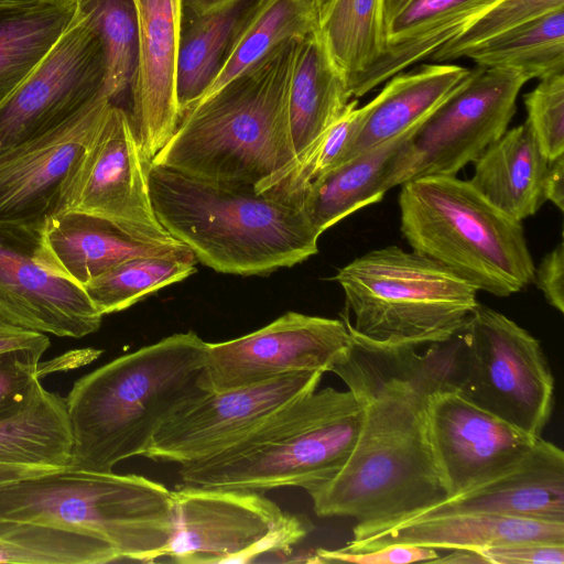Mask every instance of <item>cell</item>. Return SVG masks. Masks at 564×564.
I'll list each match as a JSON object with an SVG mask.
<instances>
[{"label": "cell", "mask_w": 564, "mask_h": 564, "mask_svg": "<svg viewBox=\"0 0 564 564\" xmlns=\"http://www.w3.org/2000/svg\"><path fill=\"white\" fill-rule=\"evenodd\" d=\"M351 99L347 78L319 31L300 39L289 88V119L297 161L313 149Z\"/></svg>", "instance_id": "27"}, {"label": "cell", "mask_w": 564, "mask_h": 564, "mask_svg": "<svg viewBox=\"0 0 564 564\" xmlns=\"http://www.w3.org/2000/svg\"><path fill=\"white\" fill-rule=\"evenodd\" d=\"M51 345L47 335L22 328L0 316V354L21 348L47 350Z\"/></svg>", "instance_id": "43"}, {"label": "cell", "mask_w": 564, "mask_h": 564, "mask_svg": "<svg viewBox=\"0 0 564 564\" xmlns=\"http://www.w3.org/2000/svg\"><path fill=\"white\" fill-rule=\"evenodd\" d=\"M121 561L106 542L58 525L0 521V563L105 564Z\"/></svg>", "instance_id": "33"}, {"label": "cell", "mask_w": 564, "mask_h": 564, "mask_svg": "<svg viewBox=\"0 0 564 564\" xmlns=\"http://www.w3.org/2000/svg\"><path fill=\"white\" fill-rule=\"evenodd\" d=\"M534 281L546 302L564 312V247L560 241L555 248L543 257L534 269Z\"/></svg>", "instance_id": "42"}, {"label": "cell", "mask_w": 564, "mask_h": 564, "mask_svg": "<svg viewBox=\"0 0 564 564\" xmlns=\"http://www.w3.org/2000/svg\"><path fill=\"white\" fill-rule=\"evenodd\" d=\"M564 544V522L486 513L466 512L408 521L341 550L368 551L389 544H412L435 550L485 551L521 543Z\"/></svg>", "instance_id": "24"}, {"label": "cell", "mask_w": 564, "mask_h": 564, "mask_svg": "<svg viewBox=\"0 0 564 564\" xmlns=\"http://www.w3.org/2000/svg\"><path fill=\"white\" fill-rule=\"evenodd\" d=\"M495 1L382 0L383 52L349 83L351 98H360L414 63L429 59Z\"/></svg>", "instance_id": "20"}, {"label": "cell", "mask_w": 564, "mask_h": 564, "mask_svg": "<svg viewBox=\"0 0 564 564\" xmlns=\"http://www.w3.org/2000/svg\"><path fill=\"white\" fill-rule=\"evenodd\" d=\"M350 346L344 319L288 312L250 334L207 343L208 382L212 391L221 392L295 372L325 373Z\"/></svg>", "instance_id": "14"}, {"label": "cell", "mask_w": 564, "mask_h": 564, "mask_svg": "<svg viewBox=\"0 0 564 564\" xmlns=\"http://www.w3.org/2000/svg\"><path fill=\"white\" fill-rule=\"evenodd\" d=\"M452 386L532 437H541L552 413L554 378L540 341L479 303L456 334Z\"/></svg>", "instance_id": "9"}, {"label": "cell", "mask_w": 564, "mask_h": 564, "mask_svg": "<svg viewBox=\"0 0 564 564\" xmlns=\"http://www.w3.org/2000/svg\"><path fill=\"white\" fill-rule=\"evenodd\" d=\"M326 0H321L322 3H324Z\"/></svg>", "instance_id": "49"}, {"label": "cell", "mask_w": 564, "mask_h": 564, "mask_svg": "<svg viewBox=\"0 0 564 564\" xmlns=\"http://www.w3.org/2000/svg\"><path fill=\"white\" fill-rule=\"evenodd\" d=\"M488 564H563L564 544L521 542L481 551Z\"/></svg>", "instance_id": "41"}, {"label": "cell", "mask_w": 564, "mask_h": 564, "mask_svg": "<svg viewBox=\"0 0 564 564\" xmlns=\"http://www.w3.org/2000/svg\"><path fill=\"white\" fill-rule=\"evenodd\" d=\"M470 73L457 64L433 62L389 78L380 93L360 107L359 127L346 161L417 129Z\"/></svg>", "instance_id": "25"}, {"label": "cell", "mask_w": 564, "mask_h": 564, "mask_svg": "<svg viewBox=\"0 0 564 564\" xmlns=\"http://www.w3.org/2000/svg\"><path fill=\"white\" fill-rule=\"evenodd\" d=\"M45 350L21 348L0 354V416L13 410L34 379Z\"/></svg>", "instance_id": "39"}, {"label": "cell", "mask_w": 564, "mask_h": 564, "mask_svg": "<svg viewBox=\"0 0 564 564\" xmlns=\"http://www.w3.org/2000/svg\"><path fill=\"white\" fill-rule=\"evenodd\" d=\"M322 6L321 0H268L200 99L246 72L282 43L319 31Z\"/></svg>", "instance_id": "32"}, {"label": "cell", "mask_w": 564, "mask_h": 564, "mask_svg": "<svg viewBox=\"0 0 564 564\" xmlns=\"http://www.w3.org/2000/svg\"><path fill=\"white\" fill-rule=\"evenodd\" d=\"M400 229L413 251L499 297L534 281L522 223L497 209L468 181L431 175L401 185Z\"/></svg>", "instance_id": "7"}, {"label": "cell", "mask_w": 564, "mask_h": 564, "mask_svg": "<svg viewBox=\"0 0 564 564\" xmlns=\"http://www.w3.org/2000/svg\"><path fill=\"white\" fill-rule=\"evenodd\" d=\"M115 104L102 90L58 127L0 153V224H43Z\"/></svg>", "instance_id": "18"}, {"label": "cell", "mask_w": 564, "mask_h": 564, "mask_svg": "<svg viewBox=\"0 0 564 564\" xmlns=\"http://www.w3.org/2000/svg\"><path fill=\"white\" fill-rule=\"evenodd\" d=\"M63 0H0V7L30 6L43 2H54Z\"/></svg>", "instance_id": "47"}, {"label": "cell", "mask_w": 564, "mask_h": 564, "mask_svg": "<svg viewBox=\"0 0 564 564\" xmlns=\"http://www.w3.org/2000/svg\"><path fill=\"white\" fill-rule=\"evenodd\" d=\"M140 256L194 254L177 240L139 239L102 218L75 212L50 215L36 249L40 265L80 286L117 263Z\"/></svg>", "instance_id": "21"}, {"label": "cell", "mask_w": 564, "mask_h": 564, "mask_svg": "<svg viewBox=\"0 0 564 564\" xmlns=\"http://www.w3.org/2000/svg\"><path fill=\"white\" fill-rule=\"evenodd\" d=\"M0 521L58 525L108 543L121 560L153 562L172 535V490L135 474L52 470L0 484Z\"/></svg>", "instance_id": "6"}, {"label": "cell", "mask_w": 564, "mask_h": 564, "mask_svg": "<svg viewBox=\"0 0 564 564\" xmlns=\"http://www.w3.org/2000/svg\"><path fill=\"white\" fill-rule=\"evenodd\" d=\"M348 329L351 346L329 371L362 401L364 421L346 464L307 494L316 516L355 519L356 543L448 498L431 444L427 403L434 390L452 382L456 335L419 354Z\"/></svg>", "instance_id": "1"}, {"label": "cell", "mask_w": 564, "mask_h": 564, "mask_svg": "<svg viewBox=\"0 0 564 564\" xmlns=\"http://www.w3.org/2000/svg\"><path fill=\"white\" fill-rule=\"evenodd\" d=\"M101 39L106 57L104 91L120 106L130 94L138 58V18L133 0H82Z\"/></svg>", "instance_id": "36"}, {"label": "cell", "mask_w": 564, "mask_h": 564, "mask_svg": "<svg viewBox=\"0 0 564 564\" xmlns=\"http://www.w3.org/2000/svg\"><path fill=\"white\" fill-rule=\"evenodd\" d=\"M72 455L66 400L36 378L19 404L0 416V464L58 470L69 467Z\"/></svg>", "instance_id": "28"}, {"label": "cell", "mask_w": 564, "mask_h": 564, "mask_svg": "<svg viewBox=\"0 0 564 564\" xmlns=\"http://www.w3.org/2000/svg\"><path fill=\"white\" fill-rule=\"evenodd\" d=\"M105 77L101 39L77 3L54 46L0 104V153L65 122L104 90Z\"/></svg>", "instance_id": "13"}, {"label": "cell", "mask_w": 564, "mask_h": 564, "mask_svg": "<svg viewBox=\"0 0 564 564\" xmlns=\"http://www.w3.org/2000/svg\"><path fill=\"white\" fill-rule=\"evenodd\" d=\"M48 471L52 470L44 468L9 466L0 464V484L24 477L41 475Z\"/></svg>", "instance_id": "46"}, {"label": "cell", "mask_w": 564, "mask_h": 564, "mask_svg": "<svg viewBox=\"0 0 564 564\" xmlns=\"http://www.w3.org/2000/svg\"><path fill=\"white\" fill-rule=\"evenodd\" d=\"M527 124L549 161L564 154V73L540 79L523 97Z\"/></svg>", "instance_id": "38"}, {"label": "cell", "mask_w": 564, "mask_h": 564, "mask_svg": "<svg viewBox=\"0 0 564 564\" xmlns=\"http://www.w3.org/2000/svg\"><path fill=\"white\" fill-rule=\"evenodd\" d=\"M362 421L364 403L350 389H316L217 453L181 466L182 484L262 494L299 487L307 492L346 464Z\"/></svg>", "instance_id": "5"}, {"label": "cell", "mask_w": 564, "mask_h": 564, "mask_svg": "<svg viewBox=\"0 0 564 564\" xmlns=\"http://www.w3.org/2000/svg\"><path fill=\"white\" fill-rule=\"evenodd\" d=\"M150 164L128 110L112 104L65 180L53 214H87L139 239L176 241L155 216L150 196Z\"/></svg>", "instance_id": "12"}, {"label": "cell", "mask_w": 564, "mask_h": 564, "mask_svg": "<svg viewBox=\"0 0 564 564\" xmlns=\"http://www.w3.org/2000/svg\"><path fill=\"white\" fill-rule=\"evenodd\" d=\"M172 498L173 531L161 558L176 563H249L291 552L310 531L262 492L182 485Z\"/></svg>", "instance_id": "10"}, {"label": "cell", "mask_w": 564, "mask_h": 564, "mask_svg": "<svg viewBox=\"0 0 564 564\" xmlns=\"http://www.w3.org/2000/svg\"><path fill=\"white\" fill-rule=\"evenodd\" d=\"M319 33L349 86L383 52L382 0H326Z\"/></svg>", "instance_id": "34"}, {"label": "cell", "mask_w": 564, "mask_h": 564, "mask_svg": "<svg viewBox=\"0 0 564 564\" xmlns=\"http://www.w3.org/2000/svg\"><path fill=\"white\" fill-rule=\"evenodd\" d=\"M206 358L207 343L188 330L77 379L65 398L73 434L68 468L113 471L143 456L169 420L213 392Z\"/></svg>", "instance_id": "2"}, {"label": "cell", "mask_w": 564, "mask_h": 564, "mask_svg": "<svg viewBox=\"0 0 564 564\" xmlns=\"http://www.w3.org/2000/svg\"><path fill=\"white\" fill-rule=\"evenodd\" d=\"M321 371H303L253 386L210 392L169 420L143 457L180 466L208 457L293 401L314 392Z\"/></svg>", "instance_id": "15"}, {"label": "cell", "mask_w": 564, "mask_h": 564, "mask_svg": "<svg viewBox=\"0 0 564 564\" xmlns=\"http://www.w3.org/2000/svg\"><path fill=\"white\" fill-rule=\"evenodd\" d=\"M430 438L448 498L516 467L532 437L477 406L447 382L427 403Z\"/></svg>", "instance_id": "16"}, {"label": "cell", "mask_w": 564, "mask_h": 564, "mask_svg": "<svg viewBox=\"0 0 564 564\" xmlns=\"http://www.w3.org/2000/svg\"><path fill=\"white\" fill-rule=\"evenodd\" d=\"M415 130L354 155L307 185L301 206L319 235L354 212L382 199L388 165Z\"/></svg>", "instance_id": "29"}, {"label": "cell", "mask_w": 564, "mask_h": 564, "mask_svg": "<svg viewBox=\"0 0 564 564\" xmlns=\"http://www.w3.org/2000/svg\"><path fill=\"white\" fill-rule=\"evenodd\" d=\"M72 1H74V2H79V1H82V0H72Z\"/></svg>", "instance_id": "48"}, {"label": "cell", "mask_w": 564, "mask_h": 564, "mask_svg": "<svg viewBox=\"0 0 564 564\" xmlns=\"http://www.w3.org/2000/svg\"><path fill=\"white\" fill-rule=\"evenodd\" d=\"M76 7L72 0L0 7V104L46 56Z\"/></svg>", "instance_id": "30"}, {"label": "cell", "mask_w": 564, "mask_h": 564, "mask_svg": "<svg viewBox=\"0 0 564 564\" xmlns=\"http://www.w3.org/2000/svg\"><path fill=\"white\" fill-rule=\"evenodd\" d=\"M354 316L348 327L392 347L442 344L478 304L477 289L438 262L398 246L371 250L333 278Z\"/></svg>", "instance_id": "8"}, {"label": "cell", "mask_w": 564, "mask_h": 564, "mask_svg": "<svg viewBox=\"0 0 564 564\" xmlns=\"http://www.w3.org/2000/svg\"><path fill=\"white\" fill-rule=\"evenodd\" d=\"M463 57L476 67L516 70L529 79L564 73V8L487 40Z\"/></svg>", "instance_id": "31"}, {"label": "cell", "mask_w": 564, "mask_h": 564, "mask_svg": "<svg viewBox=\"0 0 564 564\" xmlns=\"http://www.w3.org/2000/svg\"><path fill=\"white\" fill-rule=\"evenodd\" d=\"M433 563H454V564H485L487 560L481 552L471 550H452V553L437 557Z\"/></svg>", "instance_id": "45"}, {"label": "cell", "mask_w": 564, "mask_h": 564, "mask_svg": "<svg viewBox=\"0 0 564 564\" xmlns=\"http://www.w3.org/2000/svg\"><path fill=\"white\" fill-rule=\"evenodd\" d=\"M133 1L138 58L128 112L141 151L152 161L181 119L177 102L181 0Z\"/></svg>", "instance_id": "19"}, {"label": "cell", "mask_w": 564, "mask_h": 564, "mask_svg": "<svg viewBox=\"0 0 564 564\" xmlns=\"http://www.w3.org/2000/svg\"><path fill=\"white\" fill-rule=\"evenodd\" d=\"M194 256H140L126 259L82 288L100 312L123 311L147 295L196 272Z\"/></svg>", "instance_id": "35"}, {"label": "cell", "mask_w": 564, "mask_h": 564, "mask_svg": "<svg viewBox=\"0 0 564 564\" xmlns=\"http://www.w3.org/2000/svg\"><path fill=\"white\" fill-rule=\"evenodd\" d=\"M43 224H0V316L57 337L96 333L102 316L85 290L36 261Z\"/></svg>", "instance_id": "17"}, {"label": "cell", "mask_w": 564, "mask_h": 564, "mask_svg": "<svg viewBox=\"0 0 564 564\" xmlns=\"http://www.w3.org/2000/svg\"><path fill=\"white\" fill-rule=\"evenodd\" d=\"M440 557L437 550L412 544H389L381 547L348 552L344 550L317 549L306 562L357 563V564H406L433 562Z\"/></svg>", "instance_id": "40"}, {"label": "cell", "mask_w": 564, "mask_h": 564, "mask_svg": "<svg viewBox=\"0 0 564 564\" xmlns=\"http://www.w3.org/2000/svg\"><path fill=\"white\" fill-rule=\"evenodd\" d=\"M300 39L289 40L198 100L151 163L264 193L296 163L289 88Z\"/></svg>", "instance_id": "3"}, {"label": "cell", "mask_w": 564, "mask_h": 564, "mask_svg": "<svg viewBox=\"0 0 564 564\" xmlns=\"http://www.w3.org/2000/svg\"><path fill=\"white\" fill-rule=\"evenodd\" d=\"M544 200L564 209V154L549 162L543 182Z\"/></svg>", "instance_id": "44"}, {"label": "cell", "mask_w": 564, "mask_h": 564, "mask_svg": "<svg viewBox=\"0 0 564 564\" xmlns=\"http://www.w3.org/2000/svg\"><path fill=\"white\" fill-rule=\"evenodd\" d=\"M563 8L564 0H496L460 34L441 46L429 59L449 63L462 58L466 51L487 40Z\"/></svg>", "instance_id": "37"}, {"label": "cell", "mask_w": 564, "mask_h": 564, "mask_svg": "<svg viewBox=\"0 0 564 564\" xmlns=\"http://www.w3.org/2000/svg\"><path fill=\"white\" fill-rule=\"evenodd\" d=\"M149 185L160 224L217 272L265 275L317 252L321 235L293 202L152 163Z\"/></svg>", "instance_id": "4"}, {"label": "cell", "mask_w": 564, "mask_h": 564, "mask_svg": "<svg viewBox=\"0 0 564 564\" xmlns=\"http://www.w3.org/2000/svg\"><path fill=\"white\" fill-rule=\"evenodd\" d=\"M268 0H181L177 102L181 117L205 94Z\"/></svg>", "instance_id": "23"}, {"label": "cell", "mask_w": 564, "mask_h": 564, "mask_svg": "<svg viewBox=\"0 0 564 564\" xmlns=\"http://www.w3.org/2000/svg\"><path fill=\"white\" fill-rule=\"evenodd\" d=\"M549 162L524 121L507 130L474 161L468 182L497 209L522 223L545 202Z\"/></svg>", "instance_id": "26"}, {"label": "cell", "mask_w": 564, "mask_h": 564, "mask_svg": "<svg viewBox=\"0 0 564 564\" xmlns=\"http://www.w3.org/2000/svg\"><path fill=\"white\" fill-rule=\"evenodd\" d=\"M466 512L564 522L563 451L539 437L529 455L512 469L447 498L409 521Z\"/></svg>", "instance_id": "22"}, {"label": "cell", "mask_w": 564, "mask_h": 564, "mask_svg": "<svg viewBox=\"0 0 564 564\" xmlns=\"http://www.w3.org/2000/svg\"><path fill=\"white\" fill-rule=\"evenodd\" d=\"M530 79L516 70L471 69L464 84L398 149L384 174L386 191L431 175H456L509 127Z\"/></svg>", "instance_id": "11"}]
</instances>
